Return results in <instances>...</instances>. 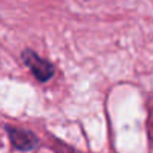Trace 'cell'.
<instances>
[{
	"instance_id": "cell-2",
	"label": "cell",
	"mask_w": 153,
	"mask_h": 153,
	"mask_svg": "<svg viewBox=\"0 0 153 153\" xmlns=\"http://www.w3.org/2000/svg\"><path fill=\"white\" fill-rule=\"evenodd\" d=\"M8 135H9L12 144L20 150H30L36 146V137L26 129L8 128Z\"/></svg>"
},
{
	"instance_id": "cell-1",
	"label": "cell",
	"mask_w": 153,
	"mask_h": 153,
	"mask_svg": "<svg viewBox=\"0 0 153 153\" xmlns=\"http://www.w3.org/2000/svg\"><path fill=\"white\" fill-rule=\"evenodd\" d=\"M23 62L26 63V66L33 72V75L39 81H47L50 80L53 74H54V69L51 66L50 62H47L45 59L39 57L36 53L30 51V50H26L23 53Z\"/></svg>"
}]
</instances>
